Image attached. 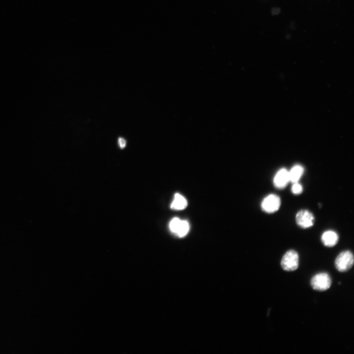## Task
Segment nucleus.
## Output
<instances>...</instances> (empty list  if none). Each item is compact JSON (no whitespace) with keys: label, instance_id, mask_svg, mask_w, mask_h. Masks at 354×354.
Instances as JSON below:
<instances>
[{"label":"nucleus","instance_id":"9b49d317","mask_svg":"<svg viewBox=\"0 0 354 354\" xmlns=\"http://www.w3.org/2000/svg\"><path fill=\"white\" fill-rule=\"evenodd\" d=\"M180 221L181 220L177 217L173 218L169 224V227L172 232L175 234L176 233L178 227L180 224Z\"/></svg>","mask_w":354,"mask_h":354},{"label":"nucleus","instance_id":"6e6552de","mask_svg":"<svg viewBox=\"0 0 354 354\" xmlns=\"http://www.w3.org/2000/svg\"><path fill=\"white\" fill-rule=\"evenodd\" d=\"M304 173V168L300 165H295L289 171L290 181L292 183L298 182Z\"/></svg>","mask_w":354,"mask_h":354},{"label":"nucleus","instance_id":"f03ea898","mask_svg":"<svg viewBox=\"0 0 354 354\" xmlns=\"http://www.w3.org/2000/svg\"><path fill=\"white\" fill-rule=\"evenodd\" d=\"M280 265L282 268L286 271H294L299 266V255L293 249L287 251L282 256Z\"/></svg>","mask_w":354,"mask_h":354},{"label":"nucleus","instance_id":"39448f33","mask_svg":"<svg viewBox=\"0 0 354 354\" xmlns=\"http://www.w3.org/2000/svg\"><path fill=\"white\" fill-rule=\"evenodd\" d=\"M295 221L298 226L306 229L313 226L315 217L313 213L307 209H301L296 214Z\"/></svg>","mask_w":354,"mask_h":354},{"label":"nucleus","instance_id":"423d86ee","mask_svg":"<svg viewBox=\"0 0 354 354\" xmlns=\"http://www.w3.org/2000/svg\"><path fill=\"white\" fill-rule=\"evenodd\" d=\"M290 181L289 171L285 168L280 169L273 178L274 186L278 189L284 188Z\"/></svg>","mask_w":354,"mask_h":354},{"label":"nucleus","instance_id":"9d476101","mask_svg":"<svg viewBox=\"0 0 354 354\" xmlns=\"http://www.w3.org/2000/svg\"><path fill=\"white\" fill-rule=\"evenodd\" d=\"M189 229V226L188 223L185 220H181L176 234L178 236L182 237L187 234Z\"/></svg>","mask_w":354,"mask_h":354},{"label":"nucleus","instance_id":"0eeeda50","mask_svg":"<svg viewBox=\"0 0 354 354\" xmlns=\"http://www.w3.org/2000/svg\"><path fill=\"white\" fill-rule=\"evenodd\" d=\"M339 236L334 231L328 230L324 232L321 236V241L326 247H332L338 243Z\"/></svg>","mask_w":354,"mask_h":354},{"label":"nucleus","instance_id":"20e7f679","mask_svg":"<svg viewBox=\"0 0 354 354\" xmlns=\"http://www.w3.org/2000/svg\"><path fill=\"white\" fill-rule=\"evenodd\" d=\"M280 205V197L274 194H271L266 196L261 203L262 209L268 213L276 212L279 209Z\"/></svg>","mask_w":354,"mask_h":354},{"label":"nucleus","instance_id":"ddd939ff","mask_svg":"<svg viewBox=\"0 0 354 354\" xmlns=\"http://www.w3.org/2000/svg\"><path fill=\"white\" fill-rule=\"evenodd\" d=\"M118 144L121 149H123L126 147V141L124 138L120 137L118 139Z\"/></svg>","mask_w":354,"mask_h":354},{"label":"nucleus","instance_id":"f257e3e1","mask_svg":"<svg viewBox=\"0 0 354 354\" xmlns=\"http://www.w3.org/2000/svg\"><path fill=\"white\" fill-rule=\"evenodd\" d=\"M354 257L353 253L350 250H345L340 252L336 257L334 266L337 271L345 272L353 267Z\"/></svg>","mask_w":354,"mask_h":354},{"label":"nucleus","instance_id":"1a4fd4ad","mask_svg":"<svg viewBox=\"0 0 354 354\" xmlns=\"http://www.w3.org/2000/svg\"><path fill=\"white\" fill-rule=\"evenodd\" d=\"M187 205L186 200L180 194L176 193L174 199L171 205L173 209L181 210L185 208Z\"/></svg>","mask_w":354,"mask_h":354},{"label":"nucleus","instance_id":"f8f14e48","mask_svg":"<svg viewBox=\"0 0 354 354\" xmlns=\"http://www.w3.org/2000/svg\"><path fill=\"white\" fill-rule=\"evenodd\" d=\"M293 183L291 188L292 193L295 195L301 194L303 191V188L301 184L298 183V182Z\"/></svg>","mask_w":354,"mask_h":354},{"label":"nucleus","instance_id":"7ed1b4c3","mask_svg":"<svg viewBox=\"0 0 354 354\" xmlns=\"http://www.w3.org/2000/svg\"><path fill=\"white\" fill-rule=\"evenodd\" d=\"M331 277L327 272H322L317 273L311 278L310 285L312 288L317 291L324 292L329 289L331 285Z\"/></svg>","mask_w":354,"mask_h":354}]
</instances>
